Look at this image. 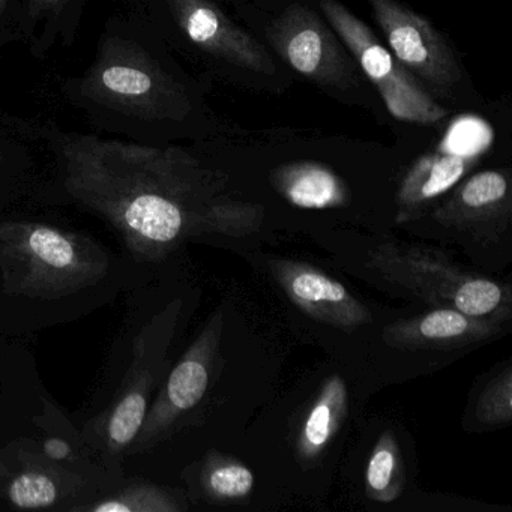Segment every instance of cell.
I'll use <instances>...</instances> for the list:
<instances>
[{
  "label": "cell",
  "mask_w": 512,
  "mask_h": 512,
  "mask_svg": "<svg viewBox=\"0 0 512 512\" xmlns=\"http://www.w3.org/2000/svg\"><path fill=\"white\" fill-rule=\"evenodd\" d=\"M59 191L106 221L137 260L160 262L193 236H247L263 209L230 199L218 176L176 145H142L38 122Z\"/></svg>",
  "instance_id": "1"
},
{
  "label": "cell",
  "mask_w": 512,
  "mask_h": 512,
  "mask_svg": "<svg viewBox=\"0 0 512 512\" xmlns=\"http://www.w3.org/2000/svg\"><path fill=\"white\" fill-rule=\"evenodd\" d=\"M61 92L92 133L142 145H172L208 130L203 88L136 17H107L91 65Z\"/></svg>",
  "instance_id": "2"
},
{
  "label": "cell",
  "mask_w": 512,
  "mask_h": 512,
  "mask_svg": "<svg viewBox=\"0 0 512 512\" xmlns=\"http://www.w3.org/2000/svg\"><path fill=\"white\" fill-rule=\"evenodd\" d=\"M110 254L86 233L32 220L0 221V275L8 295L41 301L97 286Z\"/></svg>",
  "instance_id": "3"
},
{
  "label": "cell",
  "mask_w": 512,
  "mask_h": 512,
  "mask_svg": "<svg viewBox=\"0 0 512 512\" xmlns=\"http://www.w3.org/2000/svg\"><path fill=\"white\" fill-rule=\"evenodd\" d=\"M175 56L191 62L277 79L274 58L215 0H121Z\"/></svg>",
  "instance_id": "4"
},
{
  "label": "cell",
  "mask_w": 512,
  "mask_h": 512,
  "mask_svg": "<svg viewBox=\"0 0 512 512\" xmlns=\"http://www.w3.org/2000/svg\"><path fill=\"white\" fill-rule=\"evenodd\" d=\"M181 304L169 305L134 338L133 358L122 377L121 388L100 415L86 424L82 436L115 481L122 478L121 464L148 415L152 397L170 367L167 349Z\"/></svg>",
  "instance_id": "5"
},
{
  "label": "cell",
  "mask_w": 512,
  "mask_h": 512,
  "mask_svg": "<svg viewBox=\"0 0 512 512\" xmlns=\"http://www.w3.org/2000/svg\"><path fill=\"white\" fill-rule=\"evenodd\" d=\"M368 265L386 281L433 307L508 322L511 292L490 278L470 274L442 251L415 244L383 242L370 251Z\"/></svg>",
  "instance_id": "6"
},
{
  "label": "cell",
  "mask_w": 512,
  "mask_h": 512,
  "mask_svg": "<svg viewBox=\"0 0 512 512\" xmlns=\"http://www.w3.org/2000/svg\"><path fill=\"white\" fill-rule=\"evenodd\" d=\"M323 17L373 83L389 113L412 124L434 125L448 115L421 83L395 59L370 28L338 0H317Z\"/></svg>",
  "instance_id": "7"
},
{
  "label": "cell",
  "mask_w": 512,
  "mask_h": 512,
  "mask_svg": "<svg viewBox=\"0 0 512 512\" xmlns=\"http://www.w3.org/2000/svg\"><path fill=\"white\" fill-rule=\"evenodd\" d=\"M274 52L296 73L331 94L361 89V68L352 53L319 14L302 4L284 7L265 28Z\"/></svg>",
  "instance_id": "8"
},
{
  "label": "cell",
  "mask_w": 512,
  "mask_h": 512,
  "mask_svg": "<svg viewBox=\"0 0 512 512\" xmlns=\"http://www.w3.org/2000/svg\"><path fill=\"white\" fill-rule=\"evenodd\" d=\"M389 52L436 100H452L464 71L442 34L400 0H368Z\"/></svg>",
  "instance_id": "9"
},
{
  "label": "cell",
  "mask_w": 512,
  "mask_h": 512,
  "mask_svg": "<svg viewBox=\"0 0 512 512\" xmlns=\"http://www.w3.org/2000/svg\"><path fill=\"white\" fill-rule=\"evenodd\" d=\"M223 323L221 313L215 314L167 374L166 382L152 400L145 422L128 448L127 455L151 451L158 443L172 436L184 419L202 403L211 383Z\"/></svg>",
  "instance_id": "10"
},
{
  "label": "cell",
  "mask_w": 512,
  "mask_h": 512,
  "mask_svg": "<svg viewBox=\"0 0 512 512\" xmlns=\"http://www.w3.org/2000/svg\"><path fill=\"white\" fill-rule=\"evenodd\" d=\"M16 467L5 481L2 494L16 509H64L79 512L86 503L103 494L92 479L55 463L31 439L11 443Z\"/></svg>",
  "instance_id": "11"
},
{
  "label": "cell",
  "mask_w": 512,
  "mask_h": 512,
  "mask_svg": "<svg viewBox=\"0 0 512 512\" xmlns=\"http://www.w3.org/2000/svg\"><path fill=\"white\" fill-rule=\"evenodd\" d=\"M269 268L290 301L317 322L341 329H355L373 322L368 308L340 281L320 269L287 259H271Z\"/></svg>",
  "instance_id": "12"
},
{
  "label": "cell",
  "mask_w": 512,
  "mask_h": 512,
  "mask_svg": "<svg viewBox=\"0 0 512 512\" xmlns=\"http://www.w3.org/2000/svg\"><path fill=\"white\" fill-rule=\"evenodd\" d=\"M500 320L469 316L449 307H436L410 319L389 323L383 341L400 350H455L475 346L503 331Z\"/></svg>",
  "instance_id": "13"
},
{
  "label": "cell",
  "mask_w": 512,
  "mask_h": 512,
  "mask_svg": "<svg viewBox=\"0 0 512 512\" xmlns=\"http://www.w3.org/2000/svg\"><path fill=\"white\" fill-rule=\"evenodd\" d=\"M91 0H19L17 43L35 61L74 46Z\"/></svg>",
  "instance_id": "14"
},
{
  "label": "cell",
  "mask_w": 512,
  "mask_h": 512,
  "mask_svg": "<svg viewBox=\"0 0 512 512\" xmlns=\"http://www.w3.org/2000/svg\"><path fill=\"white\" fill-rule=\"evenodd\" d=\"M511 211V185L505 172L484 170L467 179L433 217L443 226L473 235L488 233Z\"/></svg>",
  "instance_id": "15"
},
{
  "label": "cell",
  "mask_w": 512,
  "mask_h": 512,
  "mask_svg": "<svg viewBox=\"0 0 512 512\" xmlns=\"http://www.w3.org/2000/svg\"><path fill=\"white\" fill-rule=\"evenodd\" d=\"M473 154L439 151L419 158L401 182L397 194V223L421 217L428 206L451 190L472 167Z\"/></svg>",
  "instance_id": "16"
},
{
  "label": "cell",
  "mask_w": 512,
  "mask_h": 512,
  "mask_svg": "<svg viewBox=\"0 0 512 512\" xmlns=\"http://www.w3.org/2000/svg\"><path fill=\"white\" fill-rule=\"evenodd\" d=\"M43 151L38 122L0 112V197L17 193L31 179Z\"/></svg>",
  "instance_id": "17"
},
{
  "label": "cell",
  "mask_w": 512,
  "mask_h": 512,
  "mask_svg": "<svg viewBox=\"0 0 512 512\" xmlns=\"http://www.w3.org/2000/svg\"><path fill=\"white\" fill-rule=\"evenodd\" d=\"M272 181L275 188L299 208H340L347 202L343 181L319 164H290L275 172Z\"/></svg>",
  "instance_id": "18"
},
{
  "label": "cell",
  "mask_w": 512,
  "mask_h": 512,
  "mask_svg": "<svg viewBox=\"0 0 512 512\" xmlns=\"http://www.w3.org/2000/svg\"><path fill=\"white\" fill-rule=\"evenodd\" d=\"M347 412V388L340 376H332L308 410L298 437L299 457L317 460L340 430Z\"/></svg>",
  "instance_id": "19"
},
{
  "label": "cell",
  "mask_w": 512,
  "mask_h": 512,
  "mask_svg": "<svg viewBox=\"0 0 512 512\" xmlns=\"http://www.w3.org/2000/svg\"><path fill=\"white\" fill-rule=\"evenodd\" d=\"M187 508L181 494L149 479L124 478L79 512H181Z\"/></svg>",
  "instance_id": "20"
},
{
  "label": "cell",
  "mask_w": 512,
  "mask_h": 512,
  "mask_svg": "<svg viewBox=\"0 0 512 512\" xmlns=\"http://www.w3.org/2000/svg\"><path fill=\"white\" fill-rule=\"evenodd\" d=\"M365 485L371 499L382 503L392 502L403 491V461L392 431H385L374 446L365 470Z\"/></svg>",
  "instance_id": "21"
},
{
  "label": "cell",
  "mask_w": 512,
  "mask_h": 512,
  "mask_svg": "<svg viewBox=\"0 0 512 512\" xmlns=\"http://www.w3.org/2000/svg\"><path fill=\"white\" fill-rule=\"evenodd\" d=\"M200 488L208 499L235 502L250 496L254 475L247 466L220 455H209L199 476Z\"/></svg>",
  "instance_id": "22"
},
{
  "label": "cell",
  "mask_w": 512,
  "mask_h": 512,
  "mask_svg": "<svg viewBox=\"0 0 512 512\" xmlns=\"http://www.w3.org/2000/svg\"><path fill=\"white\" fill-rule=\"evenodd\" d=\"M476 419L484 427H500L512 419V368L506 367L482 391L476 404Z\"/></svg>",
  "instance_id": "23"
},
{
  "label": "cell",
  "mask_w": 512,
  "mask_h": 512,
  "mask_svg": "<svg viewBox=\"0 0 512 512\" xmlns=\"http://www.w3.org/2000/svg\"><path fill=\"white\" fill-rule=\"evenodd\" d=\"M19 0H0V32L17 44Z\"/></svg>",
  "instance_id": "24"
},
{
  "label": "cell",
  "mask_w": 512,
  "mask_h": 512,
  "mask_svg": "<svg viewBox=\"0 0 512 512\" xmlns=\"http://www.w3.org/2000/svg\"><path fill=\"white\" fill-rule=\"evenodd\" d=\"M218 5L224 8H232V10L238 11V13L245 14L247 11L254 10V8L260 7L263 10H268V0H215Z\"/></svg>",
  "instance_id": "25"
},
{
  "label": "cell",
  "mask_w": 512,
  "mask_h": 512,
  "mask_svg": "<svg viewBox=\"0 0 512 512\" xmlns=\"http://www.w3.org/2000/svg\"><path fill=\"white\" fill-rule=\"evenodd\" d=\"M14 467H16V458L10 446L0 448V481H5L13 473Z\"/></svg>",
  "instance_id": "26"
},
{
  "label": "cell",
  "mask_w": 512,
  "mask_h": 512,
  "mask_svg": "<svg viewBox=\"0 0 512 512\" xmlns=\"http://www.w3.org/2000/svg\"><path fill=\"white\" fill-rule=\"evenodd\" d=\"M13 46V41L10 40V38L7 37V35L2 34L0 32V58H2V55H4L5 50L8 49V47Z\"/></svg>",
  "instance_id": "27"
}]
</instances>
